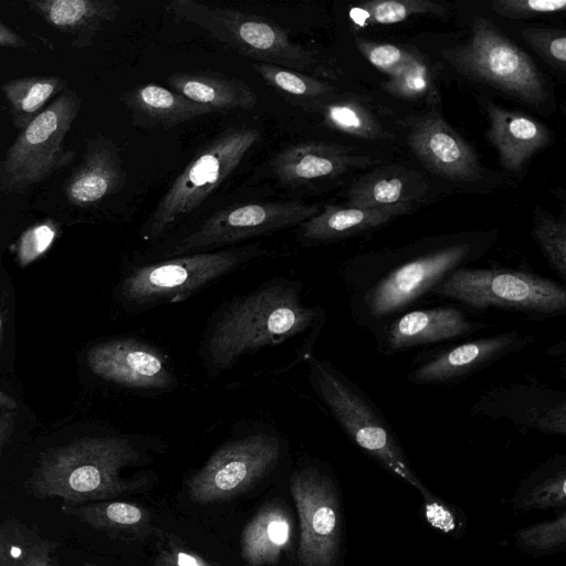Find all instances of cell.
Masks as SVG:
<instances>
[{
    "instance_id": "obj_1",
    "label": "cell",
    "mask_w": 566,
    "mask_h": 566,
    "mask_svg": "<svg viewBox=\"0 0 566 566\" xmlns=\"http://www.w3.org/2000/svg\"><path fill=\"white\" fill-rule=\"evenodd\" d=\"M305 285L276 276L221 303L209 317L198 348L210 378L280 353L293 367L305 363L326 324L323 306L306 301Z\"/></svg>"
},
{
    "instance_id": "obj_2",
    "label": "cell",
    "mask_w": 566,
    "mask_h": 566,
    "mask_svg": "<svg viewBox=\"0 0 566 566\" xmlns=\"http://www.w3.org/2000/svg\"><path fill=\"white\" fill-rule=\"evenodd\" d=\"M483 240L459 238L349 261L342 270L353 322L373 335L410 311L453 271L479 259Z\"/></svg>"
},
{
    "instance_id": "obj_3",
    "label": "cell",
    "mask_w": 566,
    "mask_h": 566,
    "mask_svg": "<svg viewBox=\"0 0 566 566\" xmlns=\"http://www.w3.org/2000/svg\"><path fill=\"white\" fill-rule=\"evenodd\" d=\"M157 441L148 436L84 437L45 452L27 482L38 499L66 504L112 500L145 488L146 474L127 471L151 462Z\"/></svg>"
},
{
    "instance_id": "obj_4",
    "label": "cell",
    "mask_w": 566,
    "mask_h": 566,
    "mask_svg": "<svg viewBox=\"0 0 566 566\" xmlns=\"http://www.w3.org/2000/svg\"><path fill=\"white\" fill-rule=\"evenodd\" d=\"M270 253L259 243H250L142 261L123 275L118 296L133 314L180 303Z\"/></svg>"
},
{
    "instance_id": "obj_5",
    "label": "cell",
    "mask_w": 566,
    "mask_h": 566,
    "mask_svg": "<svg viewBox=\"0 0 566 566\" xmlns=\"http://www.w3.org/2000/svg\"><path fill=\"white\" fill-rule=\"evenodd\" d=\"M305 364L314 394L344 433L365 454L426 497L430 491L413 472L398 437L374 400L332 363L312 354Z\"/></svg>"
},
{
    "instance_id": "obj_6",
    "label": "cell",
    "mask_w": 566,
    "mask_h": 566,
    "mask_svg": "<svg viewBox=\"0 0 566 566\" xmlns=\"http://www.w3.org/2000/svg\"><path fill=\"white\" fill-rule=\"evenodd\" d=\"M431 296L457 302L470 310H503L532 319L566 313L565 286L523 268L462 266L449 274Z\"/></svg>"
},
{
    "instance_id": "obj_7",
    "label": "cell",
    "mask_w": 566,
    "mask_h": 566,
    "mask_svg": "<svg viewBox=\"0 0 566 566\" xmlns=\"http://www.w3.org/2000/svg\"><path fill=\"white\" fill-rule=\"evenodd\" d=\"M252 127H230L207 144L178 175L142 227V239L156 242L192 213L239 166L260 140Z\"/></svg>"
},
{
    "instance_id": "obj_8",
    "label": "cell",
    "mask_w": 566,
    "mask_h": 566,
    "mask_svg": "<svg viewBox=\"0 0 566 566\" xmlns=\"http://www.w3.org/2000/svg\"><path fill=\"white\" fill-rule=\"evenodd\" d=\"M81 107L82 97L66 87L20 130L0 164V192L23 191L74 160L75 151L65 148V136Z\"/></svg>"
},
{
    "instance_id": "obj_9",
    "label": "cell",
    "mask_w": 566,
    "mask_h": 566,
    "mask_svg": "<svg viewBox=\"0 0 566 566\" xmlns=\"http://www.w3.org/2000/svg\"><path fill=\"white\" fill-rule=\"evenodd\" d=\"M166 11L259 63L298 72L315 63L313 52L292 42L284 29L266 18L193 0H174L166 6Z\"/></svg>"
},
{
    "instance_id": "obj_10",
    "label": "cell",
    "mask_w": 566,
    "mask_h": 566,
    "mask_svg": "<svg viewBox=\"0 0 566 566\" xmlns=\"http://www.w3.org/2000/svg\"><path fill=\"white\" fill-rule=\"evenodd\" d=\"M264 424L224 441L188 479L187 491L193 502L211 504L235 497L279 464L283 440Z\"/></svg>"
},
{
    "instance_id": "obj_11",
    "label": "cell",
    "mask_w": 566,
    "mask_h": 566,
    "mask_svg": "<svg viewBox=\"0 0 566 566\" xmlns=\"http://www.w3.org/2000/svg\"><path fill=\"white\" fill-rule=\"evenodd\" d=\"M319 208L296 200L251 202L219 210L142 261L220 250L251 238L300 226Z\"/></svg>"
},
{
    "instance_id": "obj_12",
    "label": "cell",
    "mask_w": 566,
    "mask_h": 566,
    "mask_svg": "<svg viewBox=\"0 0 566 566\" xmlns=\"http://www.w3.org/2000/svg\"><path fill=\"white\" fill-rule=\"evenodd\" d=\"M443 55L462 74L523 102L538 105L547 98L543 74L531 56L481 17L474 19L470 39Z\"/></svg>"
},
{
    "instance_id": "obj_13",
    "label": "cell",
    "mask_w": 566,
    "mask_h": 566,
    "mask_svg": "<svg viewBox=\"0 0 566 566\" xmlns=\"http://www.w3.org/2000/svg\"><path fill=\"white\" fill-rule=\"evenodd\" d=\"M290 491L300 523V566H336L342 514L333 480L317 467L304 465L291 474Z\"/></svg>"
},
{
    "instance_id": "obj_14",
    "label": "cell",
    "mask_w": 566,
    "mask_h": 566,
    "mask_svg": "<svg viewBox=\"0 0 566 566\" xmlns=\"http://www.w3.org/2000/svg\"><path fill=\"white\" fill-rule=\"evenodd\" d=\"M87 366L101 379L143 395L166 394L179 379L169 356L144 339L119 337L92 346Z\"/></svg>"
},
{
    "instance_id": "obj_15",
    "label": "cell",
    "mask_w": 566,
    "mask_h": 566,
    "mask_svg": "<svg viewBox=\"0 0 566 566\" xmlns=\"http://www.w3.org/2000/svg\"><path fill=\"white\" fill-rule=\"evenodd\" d=\"M534 342L535 335L513 329L441 346L415 357L406 379L419 386L454 385Z\"/></svg>"
},
{
    "instance_id": "obj_16",
    "label": "cell",
    "mask_w": 566,
    "mask_h": 566,
    "mask_svg": "<svg viewBox=\"0 0 566 566\" xmlns=\"http://www.w3.org/2000/svg\"><path fill=\"white\" fill-rule=\"evenodd\" d=\"M472 413L504 420L521 431L566 436V394L541 384L514 382L494 387L472 406Z\"/></svg>"
},
{
    "instance_id": "obj_17",
    "label": "cell",
    "mask_w": 566,
    "mask_h": 566,
    "mask_svg": "<svg viewBox=\"0 0 566 566\" xmlns=\"http://www.w3.org/2000/svg\"><path fill=\"white\" fill-rule=\"evenodd\" d=\"M455 306H436L407 311L375 334L379 354L391 356L415 347L457 340L489 328Z\"/></svg>"
},
{
    "instance_id": "obj_18",
    "label": "cell",
    "mask_w": 566,
    "mask_h": 566,
    "mask_svg": "<svg viewBox=\"0 0 566 566\" xmlns=\"http://www.w3.org/2000/svg\"><path fill=\"white\" fill-rule=\"evenodd\" d=\"M408 143L436 174L455 181H474L482 169L473 149L438 115L416 120Z\"/></svg>"
},
{
    "instance_id": "obj_19",
    "label": "cell",
    "mask_w": 566,
    "mask_h": 566,
    "mask_svg": "<svg viewBox=\"0 0 566 566\" xmlns=\"http://www.w3.org/2000/svg\"><path fill=\"white\" fill-rule=\"evenodd\" d=\"M125 178L117 146L99 136L87 142L82 164L65 182L64 195L71 205L88 207L119 191Z\"/></svg>"
},
{
    "instance_id": "obj_20",
    "label": "cell",
    "mask_w": 566,
    "mask_h": 566,
    "mask_svg": "<svg viewBox=\"0 0 566 566\" xmlns=\"http://www.w3.org/2000/svg\"><path fill=\"white\" fill-rule=\"evenodd\" d=\"M369 161L368 158L350 155L342 147L310 142L285 147L274 156L271 167L282 185L297 187L314 180L337 177L352 167Z\"/></svg>"
},
{
    "instance_id": "obj_21",
    "label": "cell",
    "mask_w": 566,
    "mask_h": 566,
    "mask_svg": "<svg viewBox=\"0 0 566 566\" xmlns=\"http://www.w3.org/2000/svg\"><path fill=\"white\" fill-rule=\"evenodd\" d=\"M411 206L357 208L325 205L322 211L297 226V240L304 247H314L354 237L409 212Z\"/></svg>"
},
{
    "instance_id": "obj_22",
    "label": "cell",
    "mask_w": 566,
    "mask_h": 566,
    "mask_svg": "<svg viewBox=\"0 0 566 566\" xmlns=\"http://www.w3.org/2000/svg\"><path fill=\"white\" fill-rule=\"evenodd\" d=\"M27 3L50 27L69 34L74 49L93 45L103 24L114 21L120 12L114 0H28Z\"/></svg>"
},
{
    "instance_id": "obj_23",
    "label": "cell",
    "mask_w": 566,
    "mask_h": 566,
    "mask_svg": "<svg viewBox=\"0 0 566 566\" xmlns=\"http://www.w3.org/2000/svg\"><path fill=\"white\" fill-rule=\"evenodd\" d=\"M488 137L497 149L502 166L518 171L549 140V132L538 122L517 112L488 104Z\"/></svg>"
},
{
    "instance_id": "obj_24",
    "label": "cell",
    "mask_w": 566,
    "mask_h": 566,
    "mask_svg": "<svg viewBox=\"0 0 566 566\" xmlns=\"http://www.w3.org/2000/svg\"><path fill=\"white\" fill-rule=\"evenodd\" d=\"M135 125L169 129L193 118L213 113L184 95L158 84L135 86L120 96Z\"/></svg>"
},
{
    "instance_id": "obj_25",
    "label": "cell",
    "mask_w": 566,
    "mask_h": 566,
    "mask_svg": "<svg viewBox=\"0 0 566 566\" xmlns=\"http://www.w3.org/2000/svg\"><path fill=\"white\" fill-rule=\"evenodd\" d=\"M294 523L291 512L280 502L259 509L241 533L240 552L249 566H270L279 562L292 542Z\"/></svg>"
},
{
    "instance_id": "obj_26",
    "label": "cell",
    "mask_w": 566,
    "mask_h": 566,
    "mask_svg": "<svg viewBox=\"0 0 566 566\" xmlns=\"http://www.w3.org/2000/svg\"><path fill=\"white\" fill-rule=\"evenodd\" d=\"M166 82L174 92L213 112L251 109L258 102V95L245 82L221 73L176 72Z\"/></svg>"
},
{
    "instance_id": "obj_27",
    "label": "cell",
    "mask_w": 566,
    "mask_h": 566,
    "mask_svg": "<svg viewBox=\"0 0 566 566\" xmlns=\"http://www.w3.org/2000/svg\"><path fill=\"white\" fill-rule=\"evenodd\" d=\"M62 511L114 538L139 541L151 532L149 511L137 503L105 500L85 504H62Z\"/></svg>"
},
{
    "instance_id": "obj_28",
    "label": "cell",
    "mask_w": 566,
    "mask_h": 566,
    "mask_svg": "<svg viewBox=\"0 0 566 566\" xmlns=\"http://www.w3.org/2000/svg\"><path fill=\"white\" fill-rule=\"evenodd\" d=\"M66 87V81L55 75L17 77L2 83L1 92L13 126L18 130L25 128L46 107L48 101Z\"/></svg>"
},
{
    "instance_id": "obj_29",
    "label": "cell",
    "mask_w": 566,
    "mask_h": 566,
    "mask_svg": "<svg viewBox=\"0 0 566 566\" xmlns=\"http://www.w3.org/2000/svg\"><path fill=\"white\" fill-rule=\"evenodd\" d=\"M416 186L406 176L377 171L370 174L348 191V206L357 208H381L412 205Z\"/></svg>"
},
{
    "instance_id": "obj_30",
    "label": "cell",
    "mask_w": 566,
    "mask_h": 566,
    "mask_svg": "<svg viewBox=\"0 0 566 566\" xmlns=\"http://www.w3.org/2000/svg\"><path fill=\"white\" fill-rule=\"evenodd\" d=\"M55 547L17 521L0 524V566H41Z\"/></svg>"
},
{
    "instance_id": "obj_31",
    "label": "cell",
    "mask_w": 566,
    "mask_h": 566,
    "mask_svg": "<svg viewBox=\"0 0 566 566\" xmlns=\"http://www.w3.org/2000/svg\"><path fill=\"white\" fill-rule=\"evenodd\" d=\"M253 69L269 86L303 106L314 107L334 91L327 83L295 70L269 63H255Z\"/></svg>"
},
{
    "instance_id": "obj_32",
    "label": "cell",
    "mask_w": 566,
    "mask_h": 566,
    "mask_svg": "<svg viewBox=\"0 0 566 566\" xmlns=\"http://www.w3.org/2000/svg\"><path fill=\"white\" fill-rule=\"evenodd\" d=\"M444 13L440 4L427 0H377L368 1L349 12L357 24H392L401 22L413 14Z\"/></svg>"
},
{
    "instance_id": "obj_33",
    "label": "cell",
    "mask_w": 566,
    "mask_h": 566,
    "mask_svg": "<svg viewBox=\"0 0 566 566\" xmlns=\"http://www.w3.org/2000/svg\"><path fill=\"white\" fill-rule=\"evenodd\" d=\"M332 128L366 139L385 137V132L376 119L355 102L340 99L321 102L314 106Z\"/></svg>"
},
{
    "instance_id": "obj_34",
    "label": "cell",
    "mask_w": 566,
    "mask_h": 566,
    "mask_svg": "<svg viewBox=\"0 0 566 566\" xmlns=\"http://www.w3.org/2000/svg\"><path fill=\"white\" fill-rule=\"evenodd\" d=\"M553 469L544 478L524 488L517 496L515 506L523 510L564 506L566 503V468L564 457H558Z\"/></svg>"
},
{
    "instance_id": "obj_35",
    "label": "cell",
    "mask_w": 566,
    "mask_h": 566,
    "mask_svg": "<svg viewBox=\"0 0 566 566\" xmlns=\"http://www.w3.org/2000/svg\"><path fill=\"white\" fill-rule=\"evenodd\" d=\"M533 237L549 266L566 280V223L545 211L537 210Z\"/></svg>"
},
{
    "instance_id": "obj_36",
    "label": "cell",
    "mask_w": 566,
    "mask_h": 566,
    "mask_svg": "<svg viewBox=\"0 0 566 566\" xmlns=\"http://www.w3.org/2000/svg\"><path fill=\"white\" fill-rule=\"evenodd\" d=\"M516 544L531 554H548L564 547L566 541V513L556 518L524 527L515 534Z\"/></svg>"
},
{
    "instance_id": "obj_37",
    "label": "cell",
    "mask_w": 566,
    "mask_h": 566,
    "mask_svg": "<svg viewBox=\"0 0 566 566\" xmlns=\"http://www.w3.org/2000/svg\"><path fill=\"white\" fill-rule=\"evenodd\" d=\"M382 87L400 98H420L432 88L428 67L418 54L400 71L389 76Z\"/></svg>"
},
{
    "instance_id": "obj_38",
    "label": "cell",
    "mask_w": 566,
    "mask_h": 566,
    "mask_svg": "<svg viewBox=\"0 0 566 566\" xmlns=\"http://www.w3.org/2000/svg\"><path fill=\"white\" fill-rule=\"evenodd\" d=\"M524 40L547 63L562 71L566 66V34L555 29L525 28L522 31Z\"/></svg>"
},
{
    "instance_id": "obj_39",
    "label": "cell",
    "mask_w": 566,
    "mask_h": 566,
    "mask_svg": "<svg viewBox=\"0 0 566 566\" xmlns=\"http://www.w3.org/2000/svg\"><path fill=\"white\" fill-rule=\"evenodd\" d=\"M356 46L374 66L389 76L400 71L417 55L391 43H377L359 38L356 39Z\"/></svg>"
},
{
    "instance_id": "obj_40",
    "label": "cell",
    "mask_w": 566,
    "mask_h": 566,
    "mask_svg": "<svg viewBox=\"0 0 566 566\" xmlns=\"http://www.w3.org/2000/svg\"><path fill=\"white\" fill-rule=\"evenodd\" d=\"M154 566H217L185 547L174 535L159 533Z\"/></svg>"
},
{
    "instance_id": "obj_41",
    "label": "cell",
    "mask_w": 566,
    "mask_h": 566,
    "mask_svg": "<svg viewBox=\"0 0 566 566\" xmlns=\"http://www.w3.org/2000/svg\"><path fill=\"white\" fill-rule=\"evenodd\" d=\"M565 7V0H496L491 4L493 12L510 19H524L564 11Z\"/></svg>"
},
{
    "instance_id": "obj_42",
    "label": "cell",
    "mask_w": 566,
    "mask_h": 566,
    "mask_svg": "<svg viewBox=\"0 0 566 566\" xmlns=\"http://www.w3.org/2000/svg\"><path fill=\"white\" fill-rule=\"evenodd\" d=\"M53 222H42L28 229L19 241L18 258L21 264H28L48 250L55 238Z\"/></svg>"
},
{
    "instance_id": "obj_43",
    "label": "cell",
    "mask_w": 566,
    "mask_h": 566,
    "mask_svg": "<svg viewBox=\"0 0 566 566\" xmlns=\"http://www.w3.org/2000/svg\"><path fill=\"white\" fill-rule=\"evenodd\" d=\"M423 515L432 527L443 533H452L458 527L457 515L451 506L431 492L423 497Z\"/></svg>"
},
{
    "instance_id": "obj_44",
    "label": "cell",
    "mask_w": 566,
    "mask_h": 566,
    "mask_svg": "<svg viewBox=\"0 0 566 566\" xmlns=\"http://www.w3.org/2000/svg\"><path fill=\"white\" fill-rule=\"evenodd\" d=\"M27 41L10 27L0 21V48L24 49Z\"/></svg>"
},
{
    "instance_id": "obj_45",
    "label": "cell",
    "mask_w": 566,
    "mask_h": 566,
    "mask_svg": "<svg viewBox=\"0 0 566 566\" xmlns=\"http://www.w3.org/2000/svg\"><path fill=\"white\" fill-rule=\"evenodd\" d=\"M14 426V412L2 411L0 413V455L3 447L9 441Z\"/></svg>"
},
{
    "instance_id": "obj_46",
    "label": "cell",
    "mask_w": 566,
    "mask_h": 566,
    "mask_svg": "<svg viewBox=\"0 0 566 566\" xmlns=\"http://www.w3.org/2000/svg\"><path fill=\"white\" fill-rule=\"evenodd\" d=\"M17 407V401L11 396L0 390V410L13 411Z\"/></svg>"
},
{
    "instance_id": "obj_47",
    "label": "cell",
    "mask_w": 566,
    "mask_h": 566,
    "mask_svg": "<svg viewBox=\"0 0 566 566\" xmlns=\"http://www.w3.org/2000/svg\"><path fill=\"white\" fill-rule=\"evenodd\" d=\"M41 566H61L54 554H52Z\"/></svg>"
},
{
    "instance_id": "obj_48",
    "label": "cell",
    "mask_w": 566,
    "mask_h": 566,
    "mask_svg": "<svg viewBox=\"0 0 566 566\" xmlns=\"http://www.w3.org/2000/svg\"><path fill=\"white\" fill-rule=\"evenodd\" d=\"M2 337H3V316H2V313L0 311V344L2 342Z\"/></svg>"
},
{
    "instance_id": "obj_49",
    "label": "cell",
    "mask_w": 566,
    "mask_h": 566,
    "mask_svg": "<svg viewBox=\"0 0 566 566\" xmlns=\"http://www.w3.org/2000/svg\"><path fill=\"white\" fill-rule=\"evenodd\" d=\"M84 566H108V565H102V564H96V563H92V562H85Z\"/></svg>"
}]
</instances>
